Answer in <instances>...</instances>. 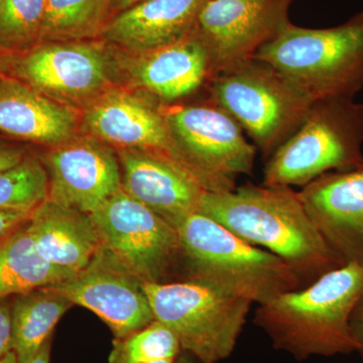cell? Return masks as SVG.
<instances>
[{
  "mask_svg": "<svg viewBox=\"0 0 363 363\" xmlns=\"http://www.w3.org/2000/svg\"><path fill=\"white\" fill-rule=\"evenodd\" d=\"M198 212L253 247L281 257L308 285L345 264L291 187L245 185L229 192H206Z\"/></svg>",
  "mask_w": 363,
  "mask_h": 363,
  "instance_id": "obj_1",
  "label": "cell"
},
{
  "mask_svg": "<svg viewBox=\"0 0 363 363\" xmlns=\"http://www.w3.org/2000/svg\"><path fill=\"white\" fill-rule=\"evenodd\" d=\"M363 296V264L350 262L259 305L255 324L298 360L357 351L350 318Z\"/></svg>",
  "mask_w": 363,
  "mask_h": 363,
  "instance_id": "obj_2",
  "label": "cell"
},
{
  "mask_svg": "<svg viewBox=\"0 0 363 363\" xmlns=\"http://www.w3.org/2000/svg\"><path fill=\"white\" fill-rule=\"evenodd\" d=\"M185 279H200L262 305L281 294L303 288L288 262L241 240L213 219L193 212L175 225Z\"/></svg>",
  "mask_w": 363,
  "mask_h": 363,
  "instance_id": "obj_3",
  "label": "cell"
},
{
  "mask_svg": "<svg viewBox=\"0 0 363 363\" xmlns=\"http://www.w3.org/2000/svg\"><path fill=\"white\" fill-rule=\"evenodd\" d=\"M253 59L276 69L313 101L354 99L363 89V11L332 28L289 23Z\"/></svg>",
  "mask_w": 363,
  "mask_h": 363,
  "instance_id": "obj_4",
  "label": "cell"
},
{
  "mask_svg": "<svg viewBox=\"0 0 363 363\" xmlns=\"http://www.w3.org/2000/svg\"><path fill=\"white\" fill-rule=\"evenodd\" d=\"M362 145L363 104L318 100L269 157L262 185L303 188L324 174L362 168Z\"/></svg>",
  "mask_w": 363,
  "mask_h": 363,
  "instance_id": "obj_5",
  "label": "cell"
},
{
  "mask_svg": "<svg viewBox=\"0 0 363 363\" xmlns=\"http://www.w3.org/2000/svg\"><path fill=\"white\" fill-rule=\"evenodd\" d=\"M155 320L203 363L233 353L253 303L200 279L143 283Z\"/></svg>",
  "mask_w": 363,
  "mask_h": 363,
  "instance_id": "obj_6",
  "label": "cell"
},
{
  "mask_svg": "<svg viewBox=\"0 0 363 363\" xmlns=\"http://www.w3.org/2000/svg\"><path fill=\"white\" fill-rule=\"evenodd\" d=\"M209 94L267 157L298 130L314 102L276 69L255 59L217 74Z\"/></svg>",
  "mask_w": 363,
  "mask_h": 363,
  "instance_id": "obj_7",
  "label": "cell"
},
{
  "mask_svg": "<svg viewBox=\"0 0 363 363\" xmlns=\"http://www.w3.org/2000/svg\"><path fill=\"white\" fill-rule=\"evenodd\" d=\"M189 166L208 192H229L238 175L252 173L257 147L230 114L206 104L162 107Z\"/></svg>",
  "mask_w": 363,
  "mask_h": 363,
  "instance_id": "obj_8",
  "label": "cell"
},
{
  "mask_svg": "<svg viewBox=\"0 0 363 363\" xmlns=\"http://www.w3.org/2000/svg\"><path fill=\"white\" fill-rule=\"evenodd\" d=\"M91 217L102 247L143 283H164L181 262L175 227L123 189Z\"/></svg>",
  "mask_w": 363,
  "mask_h": 363,
  "instance_id": "obj_9",
  "label": "cell"
},
{
  "mask_svg": "<svg viewBox=\"0 0 363 363\" xmlns=\"http://www.w3.org/2000/svg\"><path fill=\"white\" fill-rule=\"evenodd\" d=\"M112 64L104 42H40L11 56L6 73L70 107L86 106L111 89Z\"/></svg>",
  "mask_w": 363,
  "mask_h": 363,
  "instance_id": "obj_10",
  "label": "cell"
},
{
  "mask_svg": "<svg viewBox=\"0 0 363 363\" xmlns=\"http://www.w3.org/2000/svg\"><path fill=\"white\" fill-rule=\"evenodd\" d=\"M294 0H208L193 30L206 45L214 77L255 58L291 23ZM213 77V78H214Z\"/></svg>",
  "mask_w": 363,
  "mask_h": 363,
  "instance_id": "obj_11",
  "label": "cell"
},
{
  "mask_svg": "<svg viewBox=\"0 0 363 363\" xmlns=\"http://www.w3.org/2000/svg\"><path fill=\"white\" fill-rule=\"evenodd\" d=\"M51 286L74 305L97 315L114 338L140 330L155 320L143 281L104 247L89 267Z\"/></svg>",
  "mask_w": 363,
  "mask_h": 363,
  "instance_id": "obj_12",
  "label": "cell"
},
{
  "mask_svg": "<svg viewBox=\"0 0 363 363\" xmlns=\"http://www.w3.org/2000/svg\"><path fill=\"white\" fill-rule=\"evenodd\" d=\"M83 121L91 135L109 147L156 152L197 178L174 138L162 107L143 97L111 88L86 105Z\"/></svg>",
  "mask_w": 363,
  "mask_h": 363,
  "instance_id": "obj_13",
  "label": "cell"
},
{
  "mask_svg": "<svg viewBox=\"0 0 363 363\" xmlns=\"http://www.w3.org/2000/svg\"><path fill=\"white\" fill-rule=\"evenodd\" d=\"M52 201L94 213L121 189L118 157L97 138H72L52 147L43 161Z\"/></svg>",
  "mask_w": 363,
  "mask_h": 363,
  "instance_id": "obj_14",
  "label": "cell"
},
{
  "mask_svg": "<svg viewBox=\"0 0 363 363\" xmlns=\"http://www.w3.org/2000/svg\"><path fill=\"white\" fill-rule=\"evenodd\" d=\"M298 194L318 230L344 264H363V167L324 174Z\"/></svg>",
  "mask_w": 363,
  "mask_h": 363,
  "instance_id": "obj_15",
  "label": "cell"
},
{
  "mask_svg": "<svg viewBox=\"0 0 363 363\" xmlns=\"http://www.w3.org/2000/svg\"><path fill=\"white\" fill-rule=\"evenodd\" d=\"M121 189L175 225L198 212L208 192L192 173L168 157L140 150H117Z\"/></svg>",
  "mask_w": 363,
  "mask_h": 363,
  "instance_id": "obj_16",
  "label": "cell"
},
{
  "mask_svg": "<svg viewBox=\"0 0 363 363\" xmlns=\"http://www.w3.org/2000/svg\"><path fill=\"white\" fill-rule=\"evenodd\" d=\"M133 56L126 61L131 82L164 104L191 96L214 77L209 52L194 30L172 44Z\"/></svg>",
  "mask_w": 363,
  "mask_h": 363,
  "instance_id": "obj_17",
  "label": "cell"
},
{
  "mask_svg": "<svg viewBox=\"0 0 363 363\" xmlns=\"http://www.w3.org/2000/svg\"><path fill=\"white\" fill-rule=\"evenodd\" d=\"M77 114L7 73H0V133L16 142L56 145L74 138Z\"/></svg>",
  "mask_w": 363,
  "mask_h": 363,
  "instance_id": "obj_18",
  "label": "cell"
},
{
  "mask_svg": "<svg viewBox=\"0 0 363 363\" xmlns=\"http://www.w3.org/2000/svg\"><path fill=\"white\" fill-rule=\"evenodd\" d=\"M26 227L40 255L72 276L89 267L102 250L90 214L49 198L33 210Z\"/></svg>",
  "mask_w": 363,
  "mask_h": 363,
  "instance_id": "obj_19",
  "label": "cell"
},
{
  "mask_svg": "<svg viewBox=\"0 0 363 363\" xmlns=\"http://www.w3.org/2000/svg\"><path fill=\"white\" fill-rule=\"evenodd\" d=\"M206 1L145 0L113 16L101 38L130 54L157 49L192 32Z\"/></svg>",
  "mask_w": 363,
  "mask_h": 363,
  "instance_id": "obj_20",
  "label": "cell"
},
{
  "mask_svg": "<svg viewBox=\"0 0 363 363\" xmlns=\"http://www.w3.org/2000/svg\"><path fill=\"white\" fill-rule=\"evenodd\" d=\"M13 298V352L18 363H25L52 337L60 319L74 304L52 286L37 289Z\"/></svg>",
  "mask_w": 363,
  "mask_h": 363,
  "instance_id": "obj_21",
  "label": "cell"
},
{
  "mask_svg": "<svg viewBox=\"0 0 363 363\" xmlns=\"http://www.w3.org/2000/svg\"><path fill=\"white\" fill-rule=\"evenodd\" d=\"M71 276L40 255L26 224L0 241V300L57 285Z\"/></svg>",
  "mask_w": 363,
  "mask_h": 363,
  "instance_id": "obj_22",
  "label": "cell"
},
{
  "mask_svg": "<svg viewBox=\"0 0 363 363\" xmlns=\"http://www.w3.org/2000/svg\"><path fill=\"white\" fill-rule=\"evenodd\" d=\"M112 6L113 0H45L40 42L101 37Z\"/></svg>",
  "mask_w": 363,
  "mask_h": 363,
  "instance_id": "obj_23",
  "label": "cell"
},
{
  "mask_svg": "<svg viewBox=\"0 0 363 363\" xmlns=\"http://www.w3.org/2000/svg\"><path fill=\"white\" fill-rule=\"evenodd\" d=\"M45 0H0V52L23 54L40 42Z\"/></svg>",
  "mask_w": 363,
  "mask_h": 363,
  "instance_id": "obj_24",
  "label": "cell"
},
{
  "mask_svg": "<svg viewBox=\"0 0 363 363\" xmlns=\"http://www.w3.org/2000/svg\"><path fill=\"white\" fill-rule=\"evenodd\" d=\"M49 195L44 164L28 156L13 169L0 173V210L33 212Z\"/></svg>",
  "mask_w": 363,
  "mask_h": 363,
  "instance_id": "obj_25",
  "label": "cell"
},
{
  "mask_svg": "<svg viewBox=\"0 0 363 363\" xmlns=\"http://www.w3.org/2000/svg\"><path fill=\"white\" fill-rule=\"evenodd\" d=\"M181 350V344L174 332L154 320L140 330L114 338L108 363H145L177 358Z\"/></svg>",
  "mask_w": 363,
  "mask_h": 363,
  "instance_id": "obj_26",
  "label": "cell"
},
{
  "mask_svg": "<svg viewBox=\"0 0 363 363\" xmlns=\"http://www.w3.org/2000/svg\"><path fill=\"white\" fill-rule=\"evenodd\" d=\"M13 351L11 303L0 300V359Z\"/></svg>",
  "mask_w": 363,
  "mask_h": 363,
  "instance_id": "obj_27",
  "label": "cell"
},
{
  "mask_svg": "<svg viewBox=\"0 0 363 363\" xmlns=\"http://www.w3.org/2000/svg\"><path fill=\"white\" fill-rule=\"evenodd\" d=\"M30 156L28 149L16 140L0 136V173L13 169Z\"/></svg>",
  "mask_w": 363,
  "mask_h": 363,
  "instance_id": "obj_28",
  "label": "cell"
},
{
  "mask_svg": "<svg viewBox=\"0 0 363 363\" xmlns=\"http://www.w3.org/2000/svg\"><path fill=\"white\" fill-rule=\"evenodd\" d=\"M32 213L20 210H0V241L28 223Z\"/></svg>",
  "mask_w": 363,
  "mask_h": 363,
  "instance_id": "obj_29",
  "label": "cell"
},
{
  "mask_svg": "<svg viewBox=\"0 0 363 363\" xmlns=\"http://www.w3.org/2000/svg\"><path fill=\"white\" fill-rule=\"evenodd\" d=\"M350 328L357 343V351L363 358V296L351 315Z\"/></svg>",
  "mask_w": 363,
  "mask_h": 363,
  "instance_id": "obj_30",
  "label": "cell"
},
{
  "mask_svg": "<svg viewBox=\"0 0 363 363\" xmlns=\"http://www.w3.org/2000/svg\"><path fill=\"white\" fill-rule=\"evenodd\" d=\"M51 348H52V338L48 340L47 342L43 345L39 352L35 357L30 358V360L25 363H50V358H51Z\"/></svg>",
  "mask_w": 363,
  "mask_h": 363,
  "instance_id": "obj_31",
  "label": "cell"
},
{
  "mask_svg": "<svg viewBox=\"0 0 363 363\" xmlns=\"http://www.w3.org/2000/svg\"><path fill=\"white\" fill-rule=\"evenodd\" d=\"M145 0H113V6H112V18L116 14L123 13L126 9L140 4Z\"/></svg>",
  "mask_w": 363,
  "mask_h": 363,
  "instance_id": "obj_32",
  "label": "cell"
},
{
  "mask_svg": "<svg viewBox=\"0 0 363 363\" xmlns=\"http://www.w3.org/2000/svg\"><path fill=\"white\" fill-rule=\"evenodd\" d=\"M9 57L0 52V73H6Z\"/></svg>",
  "mask_w": 363,
  "mask_h": 363,
  "instance_id": "obj_33",
  "label": "cell"
},
{
  "mask_svg": "<svg viewBox=\"0 0 363 363\" xmlns=\"http://www.w3.org/2000/svg\"><path fill=\"white\" fill-rule=\"evenodd\" d=\"M0 363H18V359H16V353L11 352L9 354H7L6 357L0 359Z\"/></svg>",
  "mask_w": 363,
  "mask_h": 363,
  "instance_id": "obj_34",
  "label": "cell"
},
{
  "mask_svg": "<svg viewBox=\"0 0 363 363\" xmlns=\"http://www.w3.org/2000/svg\"><path fill=\"white\" fill-rule=\"evenodd\" d=\"M145 363H176V358H164V359L152 360Z\"/></svg>",
  "mask_w": 363,
  "mask_h": 363,
  "instance_id": "obj_35",
  "label": "cell"
},
{
  "mask_svg": "<svg viewBox=\"0 0 363 363\" xmlns=\"http://www.w3.org/2000/svg\"><path fill=\"white\" fill-rule=\"evenodd\" d=\"M176 363H191L190 360L185 357H181L180 359L178 360Z\"/></svg>",
  "mask_w": 363,
  "mask_h": 363,
  "instance_id": "obj_36",
  "label": "cell"
}]
</instances>
